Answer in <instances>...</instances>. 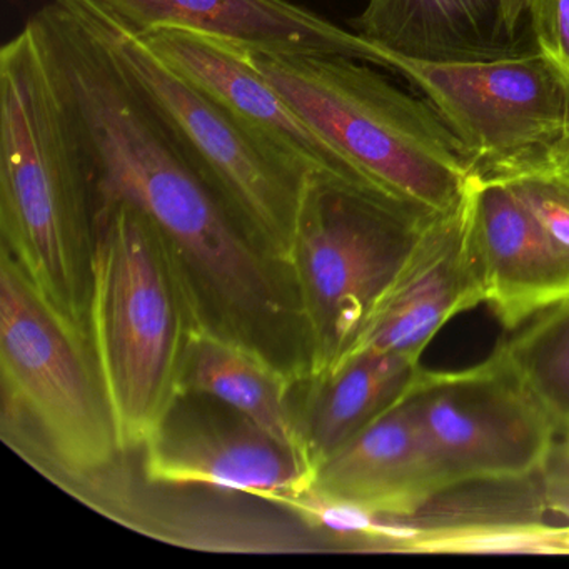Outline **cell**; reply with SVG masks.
Returning a JSON list of instances; mask_svg holds the SVG:
<instances>
[{
    "mask_svg": "<svg viewBox=\"0 0 569 569\" xmlns=\"http://www.w3.org/2000/svg\"><path fill=\"white\" fill-rule=\"evenodd\" d=\"M529 22L536 49L569 81V0H532Z\"/></svg>",
    "mask_w": 569,
    "mask_h": 569,
    "instance_id": "20",
    "label": "cell"
},
{
    "mask_svg": "<svg viewBox=\"0 0 569 569\" xmlns=\"http://www.w3.org/2000/svg\"><path fill=\"white\" fill-rule=\"evenodd\" d=\"M349 26L408 58L478 59L519 51L502 29L496 0H369Z\"/></svg>",
    "mask_w": 569,
    "mask_h": 569,
    "instance_id": "17",
    "label": "cell"
},
{
    "mask_svg": "<svg viewBox=\"0 0 569 569\" xmlns=\"http://www.w3.org/2000/svg\"><path fill=\"white\" fill-rule=\"evenodd\" d=\"M538 476L546 509L569 526V435L556 438Z\"/></svg>",
    "mask_w": 569,
    "mask_h": 569,
    "instance_id": "21",
    "label": "cell"
},
{
    "mask_svg": "<svg viewBox=\"0 0 569 569\" xmlns=\"http://www.w3.org/2000/svg\"><path fill=\"white\" fill-rule=\"evenodd\" d=\"M128 34L201 32L249 51L342 56L372 64L375 46L291 0H79Z\"/></svg>",
    "mask_w": 569,
    "mask_h": 569,
    "instance_id": "12",
    "label": "cell"
},
{
    "mask_svg": "<svg viewBox=\"0 0 569 569\" xmlns=\"http://www.w3.org/2000/svg\"><path fill=\"white\" fill-rule=\"evenodd\" d=\"M248 54L372 188L436 214L465 198L475 168L425 99L356 59Z\"/></svg>",
    "mask_w": 569,
    "mask_h": 569,
    "instance_id": "3",
    "label": "cell"
},
{
    "mask_svg": "<svg viewBox=\"0 0 569 569\" xmlns=\"http://www.w3.org/2000/svg\"><path fill=\"white\" fill-rule=\"evenodd\" d=\"M448 486L409 392L329 456L312 489L368 511L408 516Z\"/></svg>",
    "mask_w": 569,
    "mask_h": 569,
    "instance_id": "14",
    "label": "cell"
},
{
    "mask_svg": "<svg viewBox=\"0 0 569 569\" xmlns=\"http://www.w3.org/2000/svg\"><path fill=\"white\" fill-rule=\"evenodd\" d=\"M421 361L392 352L365 351L298 382L299 426L312 468L398 405L415 388Z\"/></svg>",
    "mask_w": 569,
    "mask_h": 569,
    "instance_id": "15",
    "label": "cell"
},
{
    "mask_svg": "<svg viewBox=\"0 0 569 569\" xmlns=\"http://www.w3.org/2000/svg\"><path fill=\"white\" fill-rule=\"evenodd\" d=\"M499 19L506 36L512 41H518L519 29L526 18H529L532 0H496Z\"/></svg>",
    "mask_w": 569,
    "mask_h": 569,
    "instance_id": "22",
    "label": "cell"
},
{
    "mask_svg": "<svg viewBox=\"0 0 569 569\" xmlns=\"http://www.w3.org/2000/svg\"><path fill=\"white\" fill-rule=\"evenodd\" d=\"M481 305L485 284L472 234L469 181L459 204L426 226L348 358L376 351L421 361L429 342L451 319Z\"/></svg>",
    "mask_w": 569,
    "mask_h": 569,
    "instance_id": "10",
    "label": "cell"
},
{
    "mask_svg": "<svg viewBox=\"0 0 569 569\" xmlns=\"http://www.w3.org/2000/svg\"><path fill=\"white\" fill-rule=\"evenodd\" d=\"M435 216L358 182L309 179L288 261L305 319L308 379L351 355Z\"/></svg>",
    "mask_w": 569,
    "mask_h": 569,
    "instance_id": "5",
    "label": "cell"
},
{
    "mask_svg": "<svg viewBox=\"0 0 569 569\" xmlns=\"http://www.w3.org/2000/svg\"><path fill=\"white\" fill-rule=\"evenodd\" d=\"M476 174L508 182L545 231L569 252V138L512 164Z\"/></svg>",
    "mask_w": 569,
    "mask_h": 569,
    "instance_id": "19",
    "label": "cell"
},
{
    "mask_svg": "<svg viewBox=\"0 0 569 569\" xmlns=\"http://www.w3.org/2000/svg\"><path fill=\"white\" fill-rule=\"evenodd\" d=\"M562 432H566V435H569V425H568V428H566L565 431H562ZM562 432H561V435H562Z\"/></svg>",
    "mask_w": 569,
    "mask_h": 569,
    "instance_id": "23",
    "label": "cell"
},
{
    "mask_svg": "<svg viewBox=\"0 0 569 569\" xmlns=\"http://www.w3.org/2000/svg\"><path fill=\"white\" fill-rule=\"evenodd\" d=\"M169 68L204 89L309 178L371 184L336 151L291 102L259 74L248 49L201 32L161 29L139 36ZM376 189V188H375Z\"/></svg>",
    "mask_w": 569,
    "mask_h": 569,
    "instance_id": "11",
    "label": "cell"
},
{
    "mask_svg": "<svg viewBox=\"0 0 569 569\" xmlns=\"http://www.w3.org/2000/svg\"><path fill=\"white\" fill-rule=\"evenodd\" d=\"M199 321L158 226L128 204L96 209L88 335L122 455L146 445L181 392Z\"/></svg>",
    "mask_w": 569,
    "mask_h": 569,
    "instance_id": "2",
    "label": "cell"
},
{
    "mask_svg": "<svg viewBox=\"0 0 569 569\" xmlns=\"http://www.w3.org/2000/svg\"><path fill=\"white\" fill-rule=\"evenodd\" d=\"M411 399L449 486L536 475L559 436L499 346L471 368H422Z\"/></svg>",
    "mask_w": 569,
    "mask_h": 569,
    "instance_id": "8",
    "label": "cell"
},
{
    "mask_svg": "<svg viewBox=\"0 0 569 569\" xmlns=\"http://www.w3.org/2000/svg\"><path fill=\"white\" fill-rule=\"evenodd\" d=\"M79 4L192 168L249 238L288 268L299 209L311 178L218 99L169 68L141 39Z\"/></svg>",
    "mask_w": 569,
    "mask_h": 569,
    "instance_id": "6",
    "label": "cell"
},
{
    "mask_svg": "<svg viewBox=\"0 0 569 569\" xmlns=\"http://www.w3.org/2000/svg\"><path fill=\"white\" fill-rule=\"evenodd\" d=\"M375 46L376 68L401 76L435 109L475 172L569 138V81L538 49L432 61Z\"/></svg>",
    "mask_w": 569,
    "mask_h": 569,
    "instance_id": "7",
    "label": "cell"
},
{
    "mask_svg": "<svg viewBox=\"0 0 569 569\" xmlns=\"http://www.w3.org/2000/svg\"><path fill=\"white\" fill-rule=\"evenodd\" d=\"M471 212L485 305L506 331L569 301V252L508 182L475 172Z\"/></svg>",
    "mask_w": 569,
    "mask_h": 569,
    "instance_id": "13",
    "label": "cell"
},
{
    "mask_svg": "<svg viewBox=\"0 0 569 569\" xmlns=\"http://www.w3.org/2000/svg\"><path fill=\"white\" fill-rule=\"evenodd\" d=\"M0 232L41 298L89 338L94 191L32 19L0 51Z\"/></svg>",
    "mask_w": 569,
    "mask_h": 569,
    "instance_id": "1",
    "label": "cell"
},
{
    "mask_svg": "<svg viewBox=\"0 0 569 569\" xmlns=\"http://www.w3.org/2000/svg\"><path fill=\"white\" fill-rule=\"evenodd\" d=\"M0 368L2 436L26 461L66 482L94 478L121 462L91 342L56 315L6 251Z\"/></svg>",
    "mask_w": 569,
    "mask_h": 569,
    "instance_id": "4",
    "label": "cell"
},
{
    "mask_svg": "<svg viewBox=\"0 0 569 569\" xmlns=\"http://www.w3.org/2000/svg\"><path fill=\"white\" fill-rule=\"evenodd\" d=\"M498 346L561 435L569 425V301L536 316Z\"/></svg>",
    "mask_w": 569,
    "mask_h": 569,
    "instance_id": "18",
    "label": "cell"
},
{
    "mask_svg": "<svg viewBox=\"0 0 569 569\" xmlns=\"http://www.w3.org/2000/svg\"><path fill=\"white\" fill-rule=\"evenodd\" d=\"M298 382L241 342L202 321L196 325L182 368L181 392H206L221 399L309 462L299 426Z\"/></svg>",
    "mask_w": 569,
    "mask_h": 569,
    "instance_id": "16",
    "label": "cell"
},
{
    "mask_svg": "<svg viewBox=\"0 0 569 569\" xmlns=\"http://www.w3.org/2000/svg\"><path fill=\"white\" fill-rule=\"evenodd\" d=\"M138 452L152 486H204L272 506L315 486L316 469L299 452L206 392H179Z\"/></svg>",
    "mask_w": 569,
    "mask_h": 569,
    "instance_id": "9",
    "label": "cell"
}]
</instances>
